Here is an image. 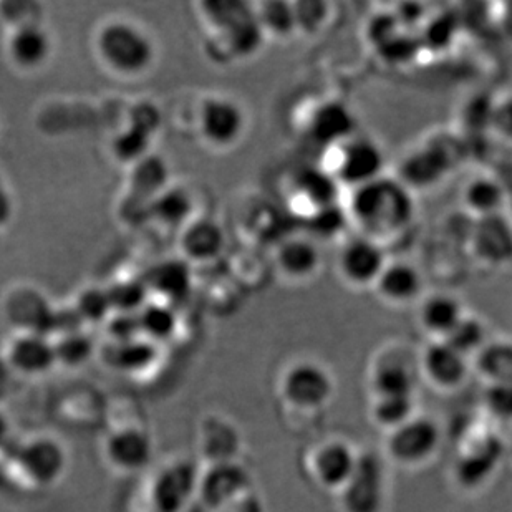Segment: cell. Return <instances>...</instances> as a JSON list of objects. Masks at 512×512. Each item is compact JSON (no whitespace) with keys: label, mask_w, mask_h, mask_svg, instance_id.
<instances>
[{"label":"cell","mask_w":512,"mask_h":512,"mask_svg":"<svg viewBox=\"0 0 512 512\" xmlns=\"http://www.w3.org/2000/svg\"><path fill=\"white\" fill-rule=\"evenodd\" d=\"M348 223L358 234L383 244L410 228L415 219V198L395 176L383 174L372 183L348 191Z\"/></svg>","instance_id":"obj_1"},{"label":"cell","mask_w":512,"mask_h":512,"mask_svg":"<svg viewBox=\"0 0 512 512\" xmlns=\"http://www.w3.org/2000/svg\"><path fill=\"white\" fill-rule=\"evenodd\" d=\"M4 478L24 491H49L62 481L68 468V450L50 431H30L12 440L2 453Z\"/></svg>","instance_id":"obj_2"},{"label":"cell","mask_w":512,"mask_h":512,"mask_svg":"<svg viewBox=\"0 0 512 512\" xmlns=\"http://www.w3.org/2000/svg\"><path fill=\"white\" fill-rule=\"evenodd\" d=\"M199 19L206 35V52L214 62L247 60L264 44L252 5L246 2H204L199 4Z\"/></svg>","instance_id":"obj_3"},{"label":"cell","mask_w":512,"mask_h":512,"mask_svg":"<svg viewBox=\"0 0 512 512\" xmlns=\"http://www.w3.org/2000/svg\"><path fill=\"white\" fill-rule=\"evenodd\" d=\"M92 49L100 67L123 80L143 77L156 62L155 42L128 19H108L98 25Z\"/></svg>","instance_id":"obj_4"},{"label":"cell","mask_w":512,"mask_h":512,"mask_svg":"<svg viewBox=\"0 0 512 512\" xmlns=\"http://www.w3.org/2000/svg\"><path fill=\"white\" fill-rule=\"evenodd\" d=\"M100 456L108 471L116 476H133L150 466L153 438L143 411L126 406H107V416L100 438Z\"/></svg>","instance_id":"obj_5"},{"label":"cell","mask_w":512,"mask_h":512,"mask_svg":"<svg viewBox=\"0 0 512 512\" xmlns=\"http://www.w3.org/2000/svg\"><path fill=\"white\" fill-rule=\"evenodd\" d=\"M198 469V464L183 456L163 459L141 481L138 511L183 512L194 499Z\"/></svg>","instance_id":"obj_6"},{"label":"cell","mask_w":512,"mask_h":512,"mask_svg":"<svg viewBox=\"0 0 512 512\" xmlns=\"http://www.w3.org/2000/svg\"><path fill=\"white\" fill-rule=\"evenodd\" d=\"M330 161L325 170L332 174L340 188L352 191L372 183L385 174V153L372 136L355 133L340 145L327 150Z\"/></svg>","instance_id":"obj_7"},{"label":"cell","mask_w":512,"mask_h":512,"mask_svg":"<svg viewBox=\"0 0 512 512\" xmlns=\"http://www.w3.org/2000/svg\"><path fill=\"white\" fill-rule=\"evenodd\" d=\"M194 125L204 145L224 151L234 148L244 138L249 121L246 110L236 98L216 93L199 102Z\"/></svg>","instance_id":"obj_8"},{"label":"cell","mask_w":512,"mask_h":512,"mask_svg":"<svg viewBox=\"0 0 512 512\" xmlns=\"http://www.w3.org/2000/svg\"><path fill=\"white\" fill-rule=\"evenodd\" d=\"M279 392L282 400L295 410H320L334 397V377L314 360H299L285 368Z\"/></svg>","instance_id":"obj_9"},{"label":"cell","mask_w":512,"mask_h":512,"mask_svg":"<svg viewBox=\"0 0 512 512\" xmlns=\"http://www.w3.org/2000/svg\"><path fill=\"white\" fill-rule=\"evenodd\" d=\"M343 512H383L387 504V471L377 453H358L357 466L339 491Z\"/></svg>","instance_id":"obj_10"},{"label":"cell","mask_w":512,"mask_h":512,"mask_svg":"<svg viewBox=\"0 0 512 512\" xmlns=\"http://www.w3.org/2000/svg\"><path fill=\"white\" fill-rule=\"evenodd\" d=\"M388 257L383 244L370 237L355 234L342 242L335 267L340 281L353 290L373 289Z\"/></svg>","instance_id":"obj_11"},{"label":"cell","mask_w":512,"mask_h":512,"mask_svg":"<svg viewBox=\"0 0 512 512\" xmlns=\"http://www.w3.org/2000/svg\"><path fill=\"white\" fill-rule=\"evenodd\" d=\"M252 488L249 469L241 461L201 464L196 478L194 499L206 511L218 512L239 494Z\"/></svg>","instance_id":"obj_12"},{"label":"cell","mask_w":512,"mask_h":512,"mask_svg":"<svg viewBox=\"0 0 512 512\" xmlns=\"http://www.w3.org/2000/svg\"><path fill=\"white\" fill-rule=\"evenodd\" d=\"M441 445V430L435 420L415 415L388 431V458L401 466H421L436 455Z\"/></svg>","instance_id":"obj_13"},{"label":"cell","mask_w":512,"mask_h":512,"mask_svg":"<svg viewBox=\"0 0 512 512\" xmlns=\"http://www.w3.org/2000/svg\"><path fill=\"white\" fill-rule=\"evenodd\" d=\"M455 160L440 143H423L406 153L398 165L395 178L403 186L415 191H428L438 186L451 173Z\"/></svg>","instance_id":"obj_14"},{"label":"cell","mask_w":512,"mask_h":512,"mask_svg":"<svg viewBox=\"0 0 512 512\" xmlns=\"http://www.w3.org/2000/svg\"><path fill=\"white\" fill-rule=\"evenodd\" d=\"M4 363L19 377H44L57 367L52 340L34 332H14L5 342Z\"/></svg>","instance_id":"obj_15"},{"label":"cell","mask_w":512,"mask_h":512,"mask_svg":"<svg viewBox=\"0 0 512 512\" xmlns=\"http://www.w3.org/2000/svg\"><path fill=\"white\" fill-rule=\"evenodd\" d=\"M178 247L189 266H209L226 252L228 234L216 219L196 216L179 231Z\"/></svg>","instance_id":"obj_16"},{"label":"cell","mask_w":512,"mask_h":512,"mask_svg":"<svg viewBox=\"0 0 512 512\" xmlns=\"http://www.w3.org/2000/svg\"><path fill=\"white\" fill-rule=\"evenodd\" d=\"M324 256L319 242L310 236H289L277 242L274 267L289 284H305L319 276Z\"/></svg>","instance_id":"obj_17"},{"label":"cell","mask_w":512,"mask_h":512,"mask_svg":"<svg viewBox=\"0 0 512 512\" xmlns=\"http://www.w3.org/2000/svg\"><path fill=\"white\" fill-rule=\"evenodd\" d=\"M196 451L199 463L214 464L239 461L241 431L226 416L208 413L196 426Z\"/></svg>","instance_id":"obj_18"},{"label":"cell","mask_w":512,"mask_h":512,"mask_svg":"<svg viewBox=\"0 0 512 512\" xmlns=\"http://www.w3.org/2000/svg\"><path fill=\"white\" fill-rule=\"evenodd\" d=\"M358 133L357 116L347 103L325 100L317 103L305 121V135L325 151Z\"/></svg>","instance_id":"obj_19"},{"label":"cell","mask_w":512,"mask_h":512,"mask_svg":"<svg viewBox=\"0 0 512 512\" xmlns=\"http://www.w3.org/2000/svg\"><path fill=\"white\" fill-rule=\"evenodd\" d=\"M474 259L484 267H501L512 262V224L504 214L476 219L469 232Z\"/></svg>","instance_id":"obj_20"},{"label":"cell","mask_w":512,"mask_h":512,"mask_svg":"<svg viewBox=\"0 0 512 512\" xmlns=\"http://www.w3.org/2000/svg\"><path fill=\"white\" fill-rule=\"evenodd\" d=\"M418 370L433 387L455 390L466 382L471 362L445 340H431L420 352Z\"/></svg>","instance_id":"obj_21"},{"label":"cell","mask_w":512,"mask_h":512,"mask_svg":"<svg viewBox=\"0 0 512 512\" xmlns=\"http://www.w3.org/2000/svg\"><path fill=\"white\" fill-rule=\"evenodd\" d=\"M54 42L42 24L20 25L9 29L5 39V57L19 72L32 73L49 63Z\"/></svg>","instance_id":"obj_22"},{"label":"cell","mask_w":512,"mask_h":512,"mask_svg":"<svg viewBox=\"0 0 512 512\" xmlns=\"http://www.w3.org/2000/svg\"><path fill=\"white\" fill-rule=\"evenodd\" d=\"M373 292L383 304L392 307H408L425 295V279L420 269L408 261H390L373 285Z\"/></svg>","instance_id":"obj_23"},{"label":"cell","mask_w":512,"mask_h":512,"mask_svg":"<svg viewBox=\"0 0 512 512\" xmlns=\"http://www.w3.org/2000/svg\"><path fill=\"white\" fill-rule=\"evenodd\" d=\"M143 282L150 295H156L161 302L176 305L188 300L194 287V267L183 257H170L153 264L143 274Z\"/></svg>","instance_id":"obj_24"},{"label":"cell","mask_w":512,"mask_h":512,"mask_svg":"<svg viewBox=\"0 0 512 512\" xmlns=\"http://www.w3.org/2000/svg\"><path fill=\"white\" fill-rule=\"evenodd\" d=\"M503 456L498 438L488 436L461 451L455 463L456 483L464 489H478L496 473Z\"/></svg>","instance_id":"obj_25"},{"label":"cell","mask_w":512,"mask_h":512,"mask_svg":"<svg viewBox=\"0 0 512 512\" xmlns=\"http://www.w3.org/2000/svg\"><path fill=\"white\" fill-rule=\"evenodd\" d=\"M357 459V451L347 441H325L314 451L310 471L322 488L340 491L355 471Z\"/></svg>","instance_id":"obj_26"},{"label":"cell","mask_w":512,"mask_h":512,"mask_svg":"<svg viewBox=\"0 0 512 512\" xmlns=\"http://www.w3.org/2000/svg\"><path fill=\"white\" fill-rule=\"evenodd\" d=\"M373 398L415 397L416 368L400 352H385L377 358L370 372Z\"/></svg>","instance_id":"obj_27"},{"label":"cell","mask_w":512,"mask_h":512,"mask_svg":"<svg viewBox=\"0 0 512 512\" xmlns=\"http://www.w3.org/2000/svg\"><path fill=\"white\" fill-rule=\"evenodd\" d=\"M5 314L7 320L14 324L15 332H34L50 337L54 330L55 309L39 292L17 290L9 295Z\"/></svg>","instance_id":"obj_28"},{"label":"cell","mask_w":512,"mask_h":512,"mask_svg":"<svg viewBox=\"0 0 512 512\" xmlns=\"http://www.w3.org/2000/svg\"><path fill=\"white\" fill-rule=\"evenodd\" d=\"M468 310L450 292L423 295L418 302V324L431 340H445Z\"/></svg>","instance_id":"obj_29"},{"label":"cell","mask_w":512,"mask_h":512,"mask_svg":"<svg viewBox=\"0 0 512 512\" xmlns=\"http://www.w3.org/2000/svg\"><path fill=\"white\" fill-rule=\"evenodd\" d=\"M508 201L509 194L504 184L488 173L469 179L461 191L463 209L474 221L503 214Z\"/></svg>","instance_id":"obj_30"},{"label":"cell","mask_w":512,"mask_h":512,"mask_svg":"<svg viewBox=\"0 0 512 512\" xmlns=\"http://www.w3.org/2000/svg\"><path fill=\"white\" fill-rule=\"evenodd\" d=\"M340 193L342 188L325 168L300 171L292 183L295 201L304 203L307 216L339 204Z\"/></svg>","instance_id":"obj_31"},{"label":"cell","mask_w":512,"mask_h":512,"mask_svg":"<svg viewBox=\"0 0 512 512\" xmlns=\"http://www.w3.org/2000/svg\"><path fill=\"white\" fill-rule=\"evenodd\" d=\"M194 209H196V203L188 189L170 184L168 188L163 189L160 194H156L155 198L151 199L146 208V216L163 228L181 231L191 219L196 218Z\"/></svg>","instance_id":"obj_32"},{"label":"cell","mask_w":512,"mask_h":512,"mask_svg":"<svg viewBox=\"0 0 512 512\" xmlns=\"http://www.w3.org/2000/svg\"><path fill=\"white\" fill-rule=\"evenodd\" d=\"M158 358V345L143 337L121 343H107L105 362L108 367L126 375H140L150 370Z\"/></svg>","instance_id":"obj_33"},{"label":"cell","mask_w":512,"mask_h":512,"mask_svg":"<svg viewBox=\"0 0 512 512\" xmlns=\"http://www.w3.org/2000/svg\"><path fill=\"white\" fill-rule=\"evenodd\" d=\"M128 186L131 188L133 196L143 199V203H150L156 194H160L163 189L170 186V170L166 161L161 156L146 155L140 161L128 166Z\"/></svg>","instance_id":"obj_34"},{"label":"cell","mask_w":512,"mask_h":512,"mask_svg":"<svg viewBox=\"0 0 512 512\" xmlns=\"http://www.w3.org/2000/svg\"><path fill=\"white\" fill-rule=\"evenodd\" d=\"M471 367L486 385L512 383L511 340H488V343L471 358Z\"/></svg>","instance_id":"obj_35"},{"label":"cell","mask_w":512,"mask_h":512,"mask_svg":"<svg viewBox=\"0 0 512 512\" xmlns=\"http://www.w3.org/2000/svg\"><path fill=\"white\" fill-rule=\"evenodd\" d=\"M140 335L148 342L155 345H163L170 342L174 335L178 334L179 317L176 307L150 299V302L136 314Z\"/></svg>","instance_id":"obj_36"},{"label":"cell","mask_w":512,"mask_h":512,"mask_svg":"<svg viewBox=\"0 0 512 512\" xmlns=\"http://www.w3.org/2000/svg\"><path fill=\"white\" fill-rule=\"evenodd\" d=\"M264 39L289 40L297 35L294 5L285 0H266L252 5Z\"/></svg>","instance_id":"obj_37"},{"label":"cell","mask_w":512,"mask_h":512,"mask_svg":"<svg viewBox=\"0 0 512 512\" xmlns=\"http://www.w3.org/2000/svg\"><path fill=\"white\" fill-rule=\"evenodd\" d=\"M50 340L54 345L57 365L65 368L83 367L95 353V342L83 329L57 334L55 339Z\"/></svg>","instance_id":"obj_38"},{"label":"cell","mask_w":512,"mask_h":512,"mask_svg":"<svg viewBox=\"0 0 512 512\" xmlns=\"http://www.w3.org/2000/svg\"><path fill=\"white\" fill-rule=\"evenodd\" d=\"M155 136L133 123H126L121 130L116 131L110 143L113 158L123 165L131 166L146 155H150L151 143Z\"/></svg>","instance_id":"obj_39"},{"label":"cell","mask_w":512,"mask_h":512,"mask_svg":"<svg viewBox=\"0 0 512 512\" xmlns=\"http://www.w3.org/2000/svg\"><path fill=\"white\" fill-rule=\"evenodd\" d=\"M488 340L486 322L478 315L466 312L463 319L459 320V324L446 337L445 342L471 362V358L488 343Z\"/></svg>","instance_id":"obj_40"},{"label":"cell","mask_w":512,"mask_h":512,"mask_svg":"<svg viewBox=\"0 0 512 512\" xmlns=\"http://www.w3.org/2000/svg\"><path fill=\"white\" fill-rule=\"evenodd\" d=\"M112 305V314L136 315L150 302L151 295L143 279H120L105 287Z\"/></svg>","instance_id":"obj_41"},{"label":"cell","mask_w":512,"mask_h":512,"mask_svg":"<svg viewBox=\"0 0 512 512\" xmlns=\"http://www.w3.org/2000/svg\"><path fill=\"white\" fill-rule=\"evenodd\" d=\"M72 307L77 312L83 327L85 325L102 327L108 317L112 315V305L108 299L107 289L97 287V285H88L85 289L80 290Z\"/></svg>","instance_id":"obj_42"},{"label":"cell","mask_w":512,"mask_h":512,"mask_svg":"<svg viewBox=\"0 0 512 512\" xmlns=\"http://www.w3.org/2000/svg\"><path fill=\"white\" fill-rule=\"evenodd\" d=\"M294 5L295 24L297 35L314 37L324 32L332 20L334 5L324 0H300L292 2Z\"/></svg>","instance_id":"obj_43"},{"label":"cell","mask_w":512,"mask_h":512,"mask_svg":"<svg viewBox=\"0 0 512 512\" xmlns=\"http://www.w3.org/2000/svg\"><path fill=\"white\" fill-rule=\"evenodd\" d=\"M415 397L373 398L372 418L378 426L392 431L416 415Z\"/></svg>","instance_id":"obj_44"},{"label":"cell","mask_w":512,"mask_h":512,"mask_svg":"<svg viewBox=\"0 0 512 512\" xmlns=\"http://www.w3.org/2000/svg\"><path fill=\"white\" fill-rule=\"evenodd\" d=\"M307 219H309L310 224L309 236L317 242L320 241V237L337 236L339 232H342L343 224L348 223L345 208L340 204L320 209L317 213L307 216Z\"/></svg>","instance_id":"obj_45"},{"label":"cell","mask_w":512,"mask_h":512,"mask_svg":"<svg viewBox=\"0 0 512 512\" xmlns=\"http://www.w3.org/2000/svg\"><path fill=\"white\" fill-rule=\"evenodd\" d=\"M483 403L494 420L512 423V383L486 385Z\"/></svg>","instance_id":"obj_46"},{"label":"cell","mask_w":512,"mask_h":512,"mask_svg":"<svg viewBox=\"0 0 512 512\" xmlns=\"http://www.w3.org/2000/svg\"><path fill=\"white\" fill-rule=\"evenodd\" d=\"M488 131H493L501 140L512 141V95L493 100Z\"/></svg>","instance_id":"obj_47"},{"label":"cell","mask_w":512,"mask_h":512,"mask_svg":"<svg viewBox=\"0 0 512 512\" xmlns=\"http://www.w3.org/2000/svg\"><path fill=\"white\" fill-rule=\"evenodd\" d=\"M102 329L107 332L108 343L128 342L141 337L136 315L112 314Z\"/></svg>","instance_id":"obj_48"},{"label":"cell","mask_w":512,"mask_h":512,"mask_svg":"<svg viewBox=\"0 0 512 512\" xmlns=\"http://www.w3.org/2000/svg\"><path fill=\"white\" fill-rule=\"evenodd\" d=\"M218 512H266V506L261 496L254 488L247 489L246 493L239 494L231 503L226 504Z\"/></svg>","instance_id":"obj_49"},{"label":"cell","mask_w":512,"mask_h":512,"mask_svg":"<svg viewBox=\"0 0 512 512\" xmlns=\"http://www.w3.org/2000/svg\"><path fill=\"white\" fill-rule=\"evenodd\" d=\"M12 416L5 406L0 405V455L9 448L10 443L14 440L12 435Z\"/></svg>","instance_id":"obj_50"},{"label":"cell","mask_w":512,"mask_h":512,"mask_svg":"<svg viewBox=\"0 0 512 512\" xmlns=\"http://www.w3.org/2000/svg\"><path fill=\"white\" fill-rule=\"evenodd\" d=\"M12 214V206H10L9 194L5 193L4 186L0 184V224H4Z\"/></svg>","instance_id":"obj_51"},{"label":"cell","mask_w":512,"mask_h":512,"mask_svg":"<svg viewBox=\"0 0 512 512\" xmlns=\"http://www.w3.org/2000/svg\"><path fill=\"white\" fill-rule=\"evenodd\" d=\"M509 204H511V209H512V196H509V201H508Z\"/></svg>","instance_id":"obj_52"},{"label":"cell","mask_w":512,"mask_h":512,"mask_svg":"<svg viewBox=\"0 0 512 512\" xmlns=\"http://www.w3.org/2000/svg\"><path fill=\"white\" fill-rule=\"evenodd\" d=\"M511 451H512V445H511Z\"/></svg>","instance_id":"obj_53"}]
</instances>
